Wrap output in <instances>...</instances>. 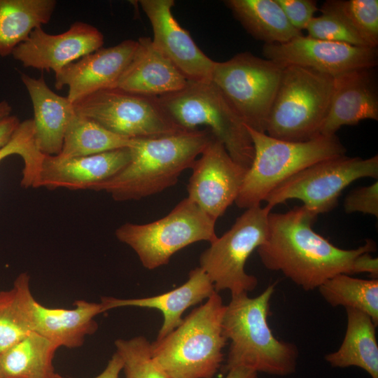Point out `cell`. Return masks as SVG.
Wrapping results in <instances>:
<instances>
[{"mask_svg":"<svg viewBox=\"0 0 378 378\" xmlns=\"http://www.w3.org/2000/svg\"><path fill=\"white\" fill-rule=\"evenodd\" d=\"M317 215L304 206L286 213H272L267 234L257 251L268 270L280 271L304 290L318 288L339 274H353L356 258L376 251L371 239L357 248H340L313 230Z\"/></svg>","mask_w":378,"mask_h":378,"instance_id":"obj_1","label":"cell"},{"mask_svg":"<svg viewBox=\"0 0 378 378\" xmlns=\"http://www.w3.org/2000/svg\"><path fill=\"white\" fill-rule=\"evenodd\" d=\"M213 134L209 129L185 130L174 134L132 139L131 160L116 175L92 187L115 201L139 200L176 183L191 168Z\"/></svg>","mask_w":378,"mask_h":378,"instance_id":"obj_2","label":"cell"},{"mask_svg":"<svg viewBox=\"0 0 378 378\" xmlns=\"http://www.w3.org/2000/svg\"><path fill=\"white\" fill-rule=\"evenodd\" d=\"M275 286L270 284L255 298L247 293L231 295L222 320L223 333L230 340L223 373L237 367L279 376L295 372L297 346L277 340L267 323Z\"/></svg>","mask_w":378,"mask_h":378,"instance_id":"obj_3","label":"cell"},{"mask_svg":"<svg viewBox=\"0 0 378 378\" xmlns=\"http://www.w3.org/2000/svg\"><path fill=\"white\" fill-rule=\"evenodd\" d=\"M225 305L218 293L193 309L165 337L150 343L151 357L168 378H213L224 360Z\"/></svg>","mask_w":378,"mask_h":378,"instance_id":"obj_4","label":"cell"},{"mask_svg":"<svg viewBox=\"0 0 378 378\" xmlns=\"http://www.w3.org/2000/svg\"><path fill=\"white\" fill-rule=\"evenodd\" d=\"M254 156L234 202L239 208L260 206L282 182L317 162L344 155L346 149L335 135L305 141L276 139L248 126Z\"/></svg>","mask_w":378,"mask_h":378,"instance_id":"obj_5","label":"cell"},{"mask_svg":"<svg viewBox=\"0 0 378 378\" xmlns=\"http://www.w3.org/2000/svg\"><path fill=\"white\" fill-rule=\"evenodd\" d=\"M158 99L176 125L185 130L206 126L233 160L248 170L254 148L246 125L211 81L188 80L183 89Z\"/></svg>","mask_w":378,"mask_h":378,"instance_id":"obj_6","label":"cell"},{"mask_svg":"<svg viewBox=\"0 0 378 378\" xmlns=\"http://www.w3.org/2000/svg\"><path fill=\"white\" fill-rule=\"evenodd\" d=\"M333 83L334 77L310 68L284 67L265 133L289 141H305L320 135Z\"/></svg>","mask_w":378,"mask_h":378,"instance_id":"obj_7","label":"cell"},{"mask_svg":"<svg viewBox=\"0 0 378 378\" xmlns=\"http://www.w3.org/2000/svg\"><path fill=\"white\" fill-rule=\"evenodd\" d=\"M215 223L186 197L164 217L145 224L126 223L115 234L134 251L145 268L154 270L168 264L175 253L193 243L214 241L218 237Z\"/></svg>","mask_w":378,"mask_h":378,"instance_id":"obj_8","label":"cell"},{"mask_svg":"<svg viewBox=\"0 0 378 378\" xmlns=\"http://www.w3.org/2000/svg\"><path fill=\"white\" fill-rule=\"evenodd\" d=\"M284 67L244 52L216 62L211 82L220 90L244 123L265 133Z\"/></svg>","mask_w":378,"mask_h":378,"instance_id":"obj_9","label":"cell"},{"mask_svg":"<svg viewBox=\"0 0 378 378\" xmlns=\"http://www.w3.org/2000/svg\"><path fill=\"white\" fill-rule=\"evenodd\" d=\"M271 210L268 205L246 209L229 230L201 253L200 267L209 277L216 292L228 290L233 295L256 288L257 278L248 274L244 268L248 258L266 239Z\"/></svg>","mask_w":378,"mask_h":378,"instance_id":"obj_10","label":"cell"},{"mask_svg":"<svg viewBox=\"0 0 378 378\" xmlns=\"http://www.w3.org/2000/svg\"><path fill=\"white\" fill-rule=\"evenodd\" d=\"M378 177V155L363 159L345 155L314 164L274 189L265 198L272 209L296 199L316 215L328 212L337 204L342 191L353 181Z\"/></svg>","mask_w":378,"mask_h":378,"instance_id":"obj_11","label":"cell"},{"mask_svg":"<svg viewBox=\"0 0 378 378\" xmlns=\"http://www.w3.org/2000/svg\"><path fill=\"white\" fill-rule=\"evenodd\" d=\"M74 105L77 114L127 139L160 136L185 131L169 117L158 97L115 88L92 94Z\"/></svg>","mask_w":378,"mask_h":378,"instance_id":"obj_12","label":"cell"},{"mask_svg":"<svg viewBox=\"0 0 378 378\" xmlns=\"http://www.w3.org/2000/svg\"><path fill=\"white\" fill-rule=\"evenodd\" d=\"M200 155L191 167L187 197L216 221L237 199L247 169L214 136Z\"/></svg>","mask_w":378,"mask_h":378,"instance_id":"obj_13","label":"cell"},{"mask_svg":"<svg viewBox=\"0 0 378 378\" xmlns=\"http://www.w3.org/2000/svg\"><path fill=\"white\" fill-rule=\"evenodd\" d=\"M265 58L283 67L310 68L335 77L359 69L374 68L377 48L321 40L303 34L284 43L265 44Z\"/></svg>","mask_w":378,"mask_h":378,"instance_id":"obj_14","label":"cell"},{"mask_svg":"<svg viewBox=\"0 0 378 378\" xmlns=\"http://www.w3.org/2000/svg\"><path fill=\"white\" fill-rule=\"evenodd\" d=\"M153 29L152 42L188 81L209 82L216 62L197 46L172 13L174 0H141Z\"/></svg>","mask_w":378,"mask_h":378,"instance_id":"obj_15","label":"cell"},{"mask_svg":"<svg viewBox=\"0 0 378 378\" xmlns=\"http://www.w3.org/2000/svg\"><path fill=\"white\" fill-rule=\"evenodd\" d=\"M102 33L92 24L76 22L59 34L46 33L41 27L32 31L18 45L12 56L24 67L59 72L64 67L103 47Z\"/></svg>","mask_w":378,"mask_h":378,"instance_id":"obj_16","label":"cell"},{"mask_svg":"<svg viewBox=\"0 0 378 378\" xmlns=\"http://www.w3.org/2000/svg\"><path fill=\"white\" fill-rule=\"evenodd\" d=\"M136 46L137 41L125 40L70 63L55 74V88L66 86L67 98L74 104L99 91L116 88Z\"/></svg>","mask_w":378,"mask_h":378,"instance_id":"obj_17","label":"cell"},{"mask_svg":"<svg viewBox=\"0 0 378 378\" xmlns=\"http://www.w3.org/2000/svg\"><path fill=\"white\" fill-rule=\"evenodd\" d=\"M130 160V148L71 158L44 155L36 188L91 190L116 175Z\"/></svg>","mask_w":378,"mask_h":378,"instance_id":"obj_18","label":"cell"},{"mask_svg":"<svg viewBox=\"0 0 378 378\" xmlns=\"http://www.w3.org/2000/svg\"><path fill=\"white\" fill-rule=\"evenodd\" d=\"M374 68L359 69L334 77L330 102L319 134L331 136L344 125L366 119L378 120V90Z\"/></svg>","mask_w":378,"mask_h":378,"instance_id":"obj_19","label":"cell"},{"mask_svg":"<svg viewBox=\"0 0 378 378\" xmlns=\"http://www.w3.org/2000/svg\"><path fill=\"white\" fill-rule=\"evenodd\" d=\"M74 306L73 309L47 307L33 297L29 304L33 332L57 348L81 346L85 337L98 329L94 318L104 312L100 302L78 300Z\"/></svg>","mask_w":378,"mask_h":378,"instance_id":"obj_20","label":"cell"},{"mask_svg":"<svg viewBox=\"0 0 378 378\" xmlns=\"http://www.w3.org/2000/svg\"><path fill=\"white\" fill-rule=\"evenodd\" d=\"M20 78L33 106L36 146L44 155H57L66 129L76 115L74 105L67 97L54 92L43 76L34 78L22 73Z\"/></svg>","mask_w":378,"mask_h":378,"instance_id":"obj_21","label":"cell"},{"mask_svg":"<svg viewBox=\"0 0 378 378\" xmlns=\"http://www.w3.org/2000/svg\"><path fill=\"white\" fill-rule=\"evenodd\" d=\"M214 293V286L205 272L200 267L190 270L188 280L179 287L164 293L151 297L120 299L103 296L101 304L104 312L109 309L136 307L156 309L163 315V323L157 340L161 339L183 321L182 315L189 307L206 300Z\"/></svg>","mask_w":378,"mask_h":378,"instance_id":"obj_22","label":"cell"},{"mask_svg":"<svg viewBox=\"0 0 378 378\" xmlns=\"http://www.w3.org/2000/svg\"><path fill=\"white\" fill-rule=\"evenodd\" d=\"M187 81L172 63L155 48L150 38L141 36L116 88L159 97L183 89Z\"/></svg>","mask_w":378,"mask_h":378,"instance_id":"obj_23","label":"cell"},{"mask_svg":"<svg viewBox=\"0 0 378 378\" xmlns=\"http://www.w3.org/2000/svg\"><path fill=\"white\" fill-rule=\"evenodd\" d=\"M347 325L344 340L337 351L325 359L332 366H356L365 370L372 378H378V344L375 327L371 317L353 308H345Z\"/></svg>","mask_w":378,"mask_h":378,"instance_id":"obj_24","label":"cell"},{"mask_svg":"<svg viewBox=\"0 0 378 378\" xmlns=\"http://www.w3.org/2000/svg\"><path fill=\"white\" fill-rule=\"evenodd\" d=\"M224 4L243 27L265 44L284 43L302 35L290 24L276 0H227Z\"/></svg>","mask_w":378,"mask_h":378,"instance_id":"obj_25","label":"cell"},{"mask_svg":"<svg viewBox=\"0 0 378 378\" xmlns=\"http://www.w3.org/2000/svg\"><path fill=\"white\" fill-rule=\"evenodd\" d=\"M55 0H0V57L12 54L32 31L49 22Z\"/></svg>","mask_w":378,"mask_h":378,"instance_id":"obj_26","label":"cell"},{"mask_svg":"<svg viewBox=\"0 0 378 378\" xmlns=\"http://www.w3.org/2000/svg\"><path fill=\"white\" fill-rule=\"evenodd\" d=\"M58 348L32 332L0 354L1 378H57L53 359Z\"/></svg>","mask_w":378,"mask_h":378,"instance_id":"obj_27","label":"cell"},{"mask_svg":"<svg viewBox=\"0 0 378 378\" xmlns=\"http://www.w3.org/2000/svg\"><path fill=\"white\" fill-rule=\"evenodd\" d=\"M29 276L22 272L10 290L0 291V354L34 332L29 304Z\"/></svg>","mask_w":378,"mask_h":378,"instance_id":"obj_28","label":"cell"},{"mask_svg":"<svg viewBox=\"0 0 378 378\" xmlns=\"http://www.w3.org/2000/svg\"><path fill=\"white\" fill-rule=\"evenodd\" d=\"M132 144V139L118 135L76 113L66 129L61 152L56 156L61 158L88 156L130 148Z\"/></svg>","mask_w":378,"mask_h":378,"instance_id":"obj_29","label":"cell"},{"mask_svg":"<svg viewBox=\"0 0 378 378\" xmlns=\"http://www.w3.org/2000/svg\"><path fill=\"white\" fill-rule=\"evenodd\" d=\"M323 298L332 307L343 306L360 310L378 324V280L362 279L339 274L318 288Z\"/></svg>","mask_w":378,"mask_h":378,"instance_id":"obj_30","label":"cell"},{"mask_svg":"<svg viewBox=\"0 0 378 378\" xmlns=\"http://www.w3.org/2000/svg\"><path fill=\"white\" fill-rule=\"evenodd\" d=\"M12 155H20L24 162L21 186L36 188L44 155L36 146L32 119L21 121L9 141L0 148V162Z\"/></svg>","mask_w":378,"mask_h":378,"instance_id":"obj_31","label":"cell"},{"mask_svg":"<svg viewBox=\"0 0 378 378\" xmlns=\"http://www.w3.org/2000/svg\"><path fill=\"white\" fill-rule=\"evenodd\" d=\"M326 2L343 18L368 47L377 48V0H329Z\"/></svg>","mask_w":378,"mask_h":378,"instance_id":"obj_32","label":"cell"},{"mask_svg":"<svg viewBox=\"0 0 378 378\" xmlns=\"http://www.w3.org/2000/svg\"><path fill=\"white\" fill-rule=\"evenodd\" d=\"M115 346L122 360L125 378H168L153 360L150 343L145 337L118 339Z\"/></svg>","mask_w":378,"mask_h":378,"instance_id":"obj_33","label":"cell"},{"mask_svg":"<svg viewBox=\"0 0 378 378\" xmlns=\"http://www.w3.org/2000/svg\"><path fill=\"white\" fill-rule=\"evenodd\" d=\"M321 14L314 17L306 29L314 38L368 47L365 42L348 25L343 18L326 2L319 9Z\"/></svg>","mask_w":378,"mask_h":378,"instance_id":"obj_34","label":"cell"},{"mask_svg":"<svg viewBox=\"0 0 378 378\" xmlns=\"http://www.w3.org/2000/svg\"><path fill=\"white\" fill-rule=\"evenodd\" d=\"M346 213L360 212L378 216V181L351 190L344 202Z\"/></svg>","mask_w":378,"mask_h":378,"instance_id":"obj_35","label":"cell"},{"mask_svg":"<svg viewBox=\"0 0 378 378\" xmlns=\"http://www.w3.org/2000/svg\"><path fill=\"white\" fill-rule=\"evenodd\" d=\"M284 11L290 24L302 31L307 25L318 8L313 0H276Z\"/></svg>","mask_w":378,"mask_h":378,"instance_id":"obj_36","label":"cell"},{"mask_svg":"<svg viewBox=\"0 0 378 378\" xmlns=\"http://www.w3.org/2000/svg\"><path fill=\"white\" fill-rule=\"evenodd\" d=\"M368 272L373 279L378 276V260L373 258L370 253L366 252L359 255L354 264L353 274Z\"/></svg>","mask_w":378,"mask_h":378,"instance_id":"obj_37","label":"cell"},{"mask_svg":"<svg viewBox=\"0 0 378 378\" xmlns=\"http://www.w3.org/2000/svg\"><path fill=\"white\" fill-rule=\"evenodd\" d=\"M20 122L15 115H10L0 120V148L9 141Z\"/></svg>","mask_w":378,"mask_h":378,"instance_id":"obj_38","label":"cell"},{"mask_svg":"<svg viewBox=\"0 0 378 378\" xmlns=\"http://www.w3.org/2000/svg\"><path fill=\"white\" fill-rule=\"evenodd\" d=\"M123 363L121 357L115 351L108 360L105 369L97 376L93 378H118L119 374L122 370ZM57 378H75L63 377L58 374Z\"/></svg>","mask_w":378,"mask_h":378,"instance_id":"obj_39","label":"cell"},{"mask_svg":"<svg viewBox=\"0 0 378 378\" xmlns=\"http://www.w3.org/2000/svg\"><path fill=\"white\" fill-rule=\"evenodd\" d=\"M225 378H258L257 372L245 367H237L227 372Z\"/></svg>","mask_w":378,"mask_h":378,"instance_id":"obj_40","label":"cell"},{"mask_svg":"<svg viewBox=\"0 0 378 378\" xmlns=\"http://www.w3.org/2000/svg\"><path fill=\"white\" fill-rule=\"evenodd\" d=\"M12 107L6 100L0 102V120L11 115Z\"/></svg>","mask_w":378,"mask_h":378,"instance_id":"obj_41","label":"cell"},{"mask_svg":"<svg viewBox=\"0 0 378 378\" xmlns=\"http://www.w3.org/2000/svg\"><path fill=\"white\" fill-rule=\"evenodd\" d=\"M0 378H1V376H0Z\"/></svg>","mask_w":378,"mask_h":378,"instance_id":"obj_42","label":"cell"}]
</instances>
